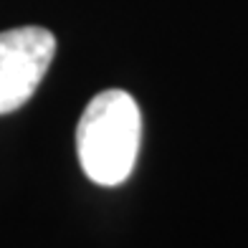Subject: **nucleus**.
<instances>
[{
    "label": "nucleus",
    "mask_w": 248,
    "mask_h": 248,
    "mask_svg": "<svg viewBox=\"0 0 248 248\" xmlns=\"http://www.w3.org/2000/svg\"><path fill=\"white\" fill-rule=\"evenodd\" d=\"M142 140L140 107L127 92L109 89L86 104L76 127V155L96 185H122L134 170Z\"/></svg>",
    "instance_id": "1"
},
{
    "label": "nucleus",
    "mask_w": 248,
    "mask_h": 248,
    "mask_svg": "<svg viewBox=\"0 0 248 248\" xmlns=\"http://www.w3.org/2000/svg\"><path fill=\"white\" fill-rule=\"evenodd\" d=\"M56 53V36L41 26L0 33V114H10L36 94Z\"/></svg>",
    "instance_id": "2"
}]
</instances>
